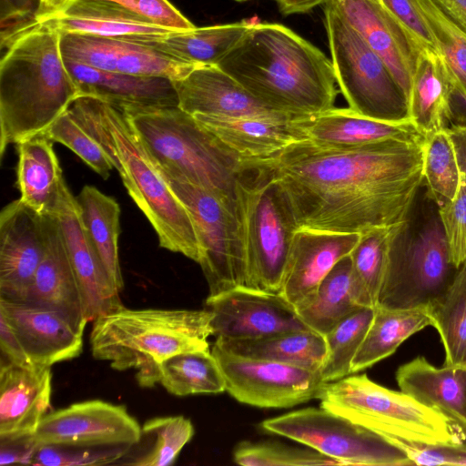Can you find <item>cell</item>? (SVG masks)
<instances>
[{
    "mask_svg": "<svg viewBox=\"0 0 466 466\" xmlns=\"http://www.w3.org/2000/svg\"><path fill=\"white\" fill-rule=\"evenodd\" d=\"M423 143L301 140L255 160L279 182L299 228L362 234L408 219L423 181Z\"/></svg>",
    "mask_w": 466,
    "mask_h": 466,
    "instance_id": "1",
    "label": "cell"
},
{
    "mask_svg": "<svg viewBox=\"0 0 466 466\" xmlns=\"http://www.w3.org/2000/svg\"><path fill=\"white\" fill-rule=\"evenodd\" d=\"M216 66L279 112L300 118L335 107L331 60L283 25L255 21Z\"/></svg>",
    "mask_w": 466,
    "mask_h": 466,
    "instance_id": "2",
    "label": "cell"
},
{
    "mask_svg": "<svg viewBox=\"0 0 466 466\" xmlns=\"http://www.w3.org/2000/svg\"><path fill=\"white\" fill-rule=\"evenodd\" d=\"M60 34L35 20L5 38L0 63V156L43 134L81 96L61 54Z\"/></svg>",
    "mask_w": 466,
    "mask_h": 466,
    "instance_id": "3",
    "label": "cell"
},
{
    "mask_svg": "<svg viewBox=\"0 0 466 466\" xmlns=\"http://www.w3.org/2000/svg\"><path fill=\"white\" fill-rule=\"evenodd\" d=\"M68 109L107 154L129 196L155 229L159 246L199 263L192 218L147 152L127 113L90 96Z\"/></svg>",
    "mask_w": 466,
    "mask_h": 466,
    "instance_id": "4",
    "label": "cell"
},
{
    "mask_svg": "<svg viewBox=\"0 0 466 466\" xmlns=\"http://www.w3.org/2000/svg\"><path fill=\"white\" fill-rule=\"evenodd\" d=\"M212 313L207 309H130L97 317L90 332L93 357L116 370H134L139 386L159 381V365L177 353L209 350Z\"/></svg>",
    "mask_w": 466,
    "mask_h": 466,
    "instance_id": "5",
    "label": "cell"
},
{
    "mask_svg": "<svg viewBox=\"0 0 466 466\" xmlns=\"http://www.w3.org/2000/svg\"><path fill=\"white\" fill-rule=\"evenodd\" d=\"M124 111L158 167L236 208L238 182L253 159L230 150L179 106Z\"/></svg>",
    "mask_w": 466,
    "mask_h": 466,
    "instance_id": "6",
    "label": "cell"
},
{
    "mask_svg": "<svg viewBox=\"0 0 466 466\" xmlns=\"http://www.w3.org/2000/svg\"><path fill=\"white\" fill-rule=\"evenodd\" d=\"M319 400L320 407L373 431L403 452L408 447L466 444L465 432L446 414L372 381L365 373L325 383Z\"/></svg>",
    "mask_w": 466,
    "mask_h": 466,
    "instance_id": "7",
    "label": "cell"
},
{
    "mask_svg": "<svg viewBox=\"0 0 466 466\" xmlns=\"http://www.w3.org/2000/svg\"><path fill=\"white\" fill-rule=\"evenodd\" d=\"M248 288L280 293L295 232L293 212L278 179L257 160L236 189Z\"/></svg>",
    "mask_w": 466,
    "mask_h": 466,
    "instance_id": "8",
    "label": "cell"
},
{
    "mask_svg": "<svg viewBox=\"0 0 466 466\" xmlns=\"http://www.w3.org/2000/svg\"><path fill=\"white\" fill-rule=\"evenodd\" d=\"M324 15L337 85L349 107L379 120H409L407 98L382 58L331 0L324 3Z\"/></svg>",
    "mask_w": 466,
    "mask_h": 466,
    "instance_id": "9",
    "label": "cell"
},
{
    "mask_svg": "<svg viewBox=\"0 0 466 466\" xmlns=\"http://www.w3.org/2000/svg\"><path fill=\"white\" fill-rule=\"evenodd\" d=\"M452 263L439 213H431L411 232L407 220L395 238L376 307L427 308L449 287Z\"/></svg>",
    "mask_w": 466,
    "mask_h": 466,
    "instance_id": "10",
    "label": "cell"
},
{
    "mask_svg": "<svg viewBox=\"0 0 466 466\" xmlns=\"http://www.w3.org/2000/svg\"><path fill=\"white\" fill-rule=\"evenodd\" d=\"M159 170L192 218L201 250L198 264L209 296L248 288L236 208L209 190L160 167Z\"/></svg>",
    "mask_w": 466,
    "mask_h": 466,
    "instance_id": "11",
    "label": "cell"
},
{
    "mask_svg": "<svg viewBox=\"0 0 466 466\" xmlns=\"http://www.w3.org/2000/svg\"><path fill=\"white\" fill-rule=\"evenodd\" d=\"M261 428L311 448L343 465H412L381 436L322 407L306 408L263 420Z\"/></svg>",
    "mask_w": 466,
    "mask_h": 466,
    "instance_id": "12",
    "label": "cell"
},
{
    "mask_svg": "<svg viewBox=\"0 0 466 466\" xmlns=\"http://www.w3.org/2000/svg\"><path fill=\"white\" fill-rule=\"evenodd\" d=\"M211 352L224 375L226 391L244 404L290 408L319 399L325 384L319 371L233 355L215 344Z\"/></svg>",
    "mask_w": 466,
    "mask_h": 466,
    "instance_id": "13",
    "label": "cell"
},
{
    "mask_svg": "<svg viewBox=\"0 0 466 466\" xmlns=\"http://www.w3.org/2000/svg\"><path fill=\"white\" fill-rule=\"evenodd\" d=\"M205 309L212 313L211 326L217 338L248 339L309 329L280 293L236 288L208 295Z\"/></svg>",
    "mask_w": 466,
    "mask_h": 466,
    "instance_id": "14",
    "label": "cell"
},
{
    "mask_svg": "<svg viewBox=\"0 0 466 466\" xmlns=\"http://www.w3.org/2000/svg\"><path fill=\"white\" fill-rule=\"evenodd\" d=\"M140 430L124 406L92 400L47 413L35 437L39 444L132 445Z\"/></svg>",
    "mask_w": 466,
    "mask_h": 466,
    "instance_id": "15",
    "label": "cell"
},
{
    "mask_svg": "<svg viewBox=\"0 0 466 466\" xmlns=\"http://www.w3.org/2000/svg\"><path fill=\"white\" fill-rule=\"evenodd\" d=\"M46 249L43 215L20 198L0 213V299L25 302Z\"/></svg>",
    "mask_w": 466,
    "mask_h": 466,
    "instance_id": "16",
    "label": "cell"
},
{
    "mask_svg": "<svg viewBox=\"0 0 466 466\" xmlns=\"http://www.w3.org/2000/svg\"><path fill=\"white\" fill-rule=\"evenodd\" d=\"M53 213L57 218L87 321L123 307L119 291L110 281L87 236L76 198L67 186Z\"/></svg>",
    "mask_w": 466,
    "mask_h": 466,
    "instance_id": "17",
    "label": "cell"
},
{
    "mask_svg": "<svg viewBox=\"0 0 466 466\" xmlns=\"http://www.w3.org/2000/svg\"><path fill=\"white\" fill-rule=\"evenodd\" d=\"M173 85L178 106L192 116L299 118L268 107L218 66H197Z\"/></svg>",
    "mask_w": 466,
    "mask_h": 466,
    "instance_id": "18",
    "label": "cell"
},
{
    "mask_svg": "<svg viewBox=\"0 0 466 466\" xmlns=\"http://www.w3.org/2000/svg\"><path fill=\"white\" fill-rule=\"evenodd\" d=\"M0 314L14 329L31 361L37 367L78 357L84 330L58 312L25 302L0 299Z\"/></svg>",
    "mask_w": 466,
    "mask_h": 466,
    "instance_id": "19",
    "label": "cell"
},
{
    "mask_svg": "<svg viewBox=\"0 0 466 466\" xmlns=\"http://www.w3.org/2000/svg\"><path fill=\"white\" fill-rule=\"evenodd\" d=\"M386 63L407 101L418 52L381 0H331Z\"/></svg>",
    "mask_w": 466,
    "mask_h": 466,
    "instance_id": "20",
    "label": "cell"
},
{
    "mask_svg": "<svg viewBox=\"0 0 466 466\" xmlns=\"http://www.w3.org/2000/svg\"><path fill=\"white\" fill-rule=\"evenodd\" d=\"M46 249L29 288L25 303L55 310L74 327L88 322L80 289L71 267L55 213L43 215Z\"/></svg>",
    "mask_w": 466,
    "mask_h": 466,
    "instance_id": "21",
    "label": "cell"
},
{
    "mask_svg": "<svg viewBox=\"0 0 466 466\" xmlns=\"http://www.w3.org/2000/svg\"><path fill=\"white\" fill-rule=\"evenodd\" d=\"M360 234L299 228L280 294L293 306L311 295L332 268L350 254Z\"/></svg>",
    "mask_w": 466,
    "mask_h": 466,
    "instance_id": "22",
    "label": "cell"
},
{
    "mask_svg": "<svg viewBox=\"0 0 466 466\" xmlns=\"http://www.w3.org/2000/svg\"><path fill=\"white\" fill-rule=\"evenodd\" d=\"M308 140L326 147H350L385 140L423 143V134L410 120L388 122L362 116L350 107H333L295 119Z\"/></svg>",
    "mask_w": 466,
    "mask_h": 466,
    "instance_id": "23",
    "label": "cell"
},
{
    "mask_svg": "<svg viewBox=\"0 0 466 466\" xmlns=\"http://www.w3.org/2000/svg\"><path fill=\"white\" fill-rule=\"evenodd\" d=\"M65 64L81 96L98 98L122 110L178 106L169 78L105 71L68 60Z\"/></svg>",
    "mask_w": 466,
    "mask_h": 466,
    "instance_id": "24",
    "label": "cell"
},
{
    "mask_svg": "<svg viewBox=\"0 0 466 466\" xmlns=\"http://www.w3.org/2000/svg\"><path fill=\"white\" fill-rule=\"evenodd\" d=\"M51 395V367L0 365V435L35 432Z\"/></svg>",
    "mask_w": 466,
    "mask_h": 466,
    "instance_id": "25",
    "label": "cell"
},
{
    "mask_svg": "<svg viewBox=\"0 0 466 466\" xmlns=\"http://www.w3.org/2000/svg\"><path fill=\"white\" fill-rule=\"evenodd\" d=\"M227 147L246 159L268 158L289 145L308 140L294 120L193 115Z\"/></svg>",
    "mask_w": 466,
    "mask_h": 466,
    "instance_id": "26",
    "label": "cell"
},
{
    "mask_svg": "<svg viewBox=\"0 0 466 466\" xmlns=\"http://www.w3.org/2000/svg\"><path fill=\"white\" fill-rule=\"evenodd\" d=\"M396 380L401 391L451 419L466 434V368H437L419 356L400 366Z\"/></svg>",
    "mask_w": 466,
    "mask_h": 466,
    "instance_id": "27",
    "label": "cell"
},
{
    "mask_svg": "<svg viewBox=\"0 0 466 466\" xmlns=\"http://www.w3.org/2000/svg\"><path fill=\"white\" fill-rule=\"evenodd\" d=\"M16 145L20 200L40 215L53 213L66 187L53 141L39 134Z\"/></svg>",
    "mask_w": 466,
    "mask_h": 466,
    "instance_id": "28",
    "label": "cell"
},
{
    "mask_svg": "<svg viewBox=\"0 0 466 466\" xmlns=\"http://www.w3.org/2000/svg\"><path fill=\"white\" fill-rule=\"evenodd\" d=\"M35 20L59 33L76 32L109 37L159 35L174 31L98 0H73L61 11Z\"/></svg>",
    "mask_w": 466,
    "mask_h": 466,
    "instance_id": "29",
    "label": "cell"
},
{
    "mask_svg": "<svg viewBox=\"0 0 466 466\" xmlns=\"http://www.w3.org/2000/svg\"><path fill=\"white\" fill-rule=\"evenodd\" d=\"M255 21L240 22L186 30L159 35H136L173 58L193 66H216L241 40Z\"/></svg>",
    "mask_w": 466,
    "mask_h": 466,
    "instance_id": "30",
    "label": "cell"
},
{
    "mask_svg": "<svg viewBox=\"0 0 466 466\" xmlns=\"http://www.w3.org/2000/svg\"><path fill=\"white\" fill-rule=\"evenodd\" d=\"M215 345L233 355L281 362L319 371L327 351L325 337L311 329L248 339L217 338Z\"/></svg>",
    "mask_w": 466,
    "mask_h": 466,
    "instance_id": "31",
    "label": "cell"
},
{
    "mask_svg": "<svg viewBox=\"0 0 466 466\" xmlns=\"http://www.w3.org/2000/svg\"><path fill=\"white\" fill-rule=\"evenodd\" d=\"M452 86L441 57L419 52L408 98L409 117L425 136L446 129Z\"/></svg>",
    "mask_w": 466,
    "mask_h": 466,
    "instance_id": "32",
    "label": "cell"
},
{
    "mask_svg": "<svg viewBox=\"0 0 466 466\" xmlns=\"http://www.w3.org/2000/svg\"><path fill=\"white\" fill-rule=\"evenodd\" d=\"M87 236L115 288H124L118 257L120 207L93 186H85L76 197Z\"/></svg>",
    "mask_w": 466,
    "mask_h": 466,
    "instance_id": "33",
    "label": "cell"
},
{
    "mask_svg": "<svg viewBox=\"0 0 466 466\" xmlns=\"http://www.w3.org/2000/svg\"><path fill=\"white\" fill-rule=\"evenodd\" d=\"M294 307L306 326L323 336L361 308L354 299L350 256L341 258L317 289Z\"/></svg>",
    "mask_w": 466,
    "mask_h": 466,
    "instance_id": "34",
    "label": "cell"
},
{
    "mask_svg": "<svg viewBox=\"0 0 466 466\" xmlns=\"http://www.w3.org/2000/svg\"><path fill=\"white\" fill-rule=\"evenodd\" d=\"M432 325L426 308L389 309L375 307L372 321L352 360L350 372L363 370L388 358L405 339Z\"/></svg>",
    "mask_w": 466,
    "mask_h": 466,
    "instance_id": "35",
    "label": "cell"
},
{
    "mask_svg": "<svg viewBox=\"0 0 466 466\" xmlns=\"http://www.w3.org/2000/svg\"><path fill=\"white\" fill-rule=\"evenodd\" d=\"M407 220L360 234L359 242L350 252L353 293L360 307H376L392 244Z\"/></svg>",
    "mask_w": 466,
    "mask_h": 466,
    "instance_id": "36",
    "label": "cell"
},
{
    "mask_svg": "<svg viewBox=\"0 0 466 466\" xmlns=\"http://www.w3.org/2000/svg\"><path fill=\"white\" fill-rule=\"evenodd\" d=\"M193 435L192 422L182 415L150 419L141 427L138 440L115 464L171 465Z\"/></svg>",
    "mask_w": 466,
    "mask_h": 466,
    "instance_id": "37",
    "label": "cell"
},
{
    "mask_svg": "<svg viewBox=\"0 0 466 466\" xmlns=\"http://www.w3.org/2000/svg\"><path fill=\"white\" fill-rule=\"evenodd\" d=\"M177 396L218 394L226 391L220 366L209 350L173 355L159 365V381Z\"/></svg>",
    "mask_w": 466,
    "mask_h": 466,
    "instance_id": "38",
    "label": "cell"
},
{
    "mask_svg": "<svg viewBox=\"0 0 466 466\" xmlns=\"http://www.w3.org/2000/svg\"><path fill=\"white\" fill-rule=\"evenodd\" d=\"M445 351V365L466 363V261L445 291L426 308Z\"/></svg>",
    "mask_w": 466,
    "mask_h": 466,
    "instance_id": "39",
    "label": "cell"
},
{
    "mask_svg": "<svg viewBox=\"0 0 466 466\" xmlns=\"http://www.w3.org/2000/svg\"><path fill=\"white\" fill-rule=\"evenodd\" d=\"M374 312L375 308L361 307L324 336L327 351L319 373L325 383L339 380L351 373L352 360L366 336Z\"/></svg>",
    "mask_w": 466,
    "mask_h": 466,
    "instance_id": "40",
    "label": "cell"
},
{
    "mask_svg": "<svg viewBox=\"0 0 466 466\" xmlns=\"http://www.w3.org/2000/svg\"><path fill=\"white\" fill-rule=\"evenodd\" d=\"M423 181L437 208L452 200L461 183V170L446 129L426 136L422 145Z\"/></svg>",
    "mask_w": 466,
    "mask_h": 466,
    "instance_id": "41",
    "label": "cell"
},
{
    "mask_svg": "<svg viewBox=\"0 0 466 466\" xmlns=\"http://www.w3.org/2000/svg\"><path fill=\"white\" fill-rule=\"evenodd\" d=\"M430 28L452 88L466 96V34L431 0H411Z\"/></svg>",
    "mask_w": 466,
    "mask_h": 466,
    "instance_id": "42",
    "label": "cell"
},
{
    "mask_svg": "<svg viewBox=\"0 0 466 466\" xmlns=\"http://www.w3.org/2000/svg\"><path fill=\"white\" fill-rule=\"evenodd\" d=\"M233 459L245 466H340L334 459L311 448L274 441H240L233 451Z\"/></svg>",
    "mask_w": 466,
    "mask_h": 466,
    "instance_id": "43",
    "label": "cell"
},
{
    "mask_svg": "<svg viewBox=\"0 0 466 466\" xmlns=\"http://www.w3.org/2000/svg\"><path fill=\"white\" fill-rule=\"evenodd\" d=\"M43 134L51 141L67 147L104 179L110 176L114 167L107 154L69 109L65 111Z\"/></svg>",
    "mask_w": 466,
    "mask_h": 466,
    "instance_id": "44",
    "label": "cell"
},
{
    "mask_svg": "<svg viewBox=\"0 0 466 466\" xmlns=\"http://www.w3.org/2000/svg\"><path fill=\"white\" fill-rule=\"evenodd\" d=\"M59 45L65 60L115 72L121 39L86 33L61 32Z\"/></svg>",
    "mask_w": 466,
    "mask_h": 466,
    "instance_id": "45",
    "label": "cell"
},
{
    "mask_svg": "<svg viewBox=\"0 0 466 466\" xmlns=\"http://www.w3.org/2000/svg\"><path fill=\"white\" fill-rule=\"evenodd\" d=\"M130 446L39 444L31 465H115Z\"/></svg>",
    "mask_w": 466,
    "mask_h": 466,
    "instance_id": "46",
    "label": "cell"
},
{
    "mask_svg": "<svg viewBox=\"0 0 466 466\" xmlns=\"http://www.w3.org/2000/svg\"><path fill=\"white\" fill-rule=\"evenodd\" d=\"M450 255L459 268L466 261V179L461 173V183L455 198L438 208Z\"/></svg>",
    "mask_w": 466,
    "mask_h": 466,
    "instance_id": "47",
    "label": "cell"
},
{
    "mask_svg": "<svg viewBox=\"0 0 466 466\" xmlns=\"http://www.w3.org/2000/svg\"><path fill=\"white\" fill-rule=\"evenodd\" d=\"M412 42L417 52L441 56L433 35L411 0H381Z\"/></svg>",
    "mask_w": 466,
    "mask_h": 466,
    "instance_id": "48",
    "label": "cell"
},
{
    "mask_svg": "<svg viewBox=\"0 0 466 466\" xmlns=\"http://www.w3.org/2000/svg\"><path fill=\"white\" fill-rule=\"evenodd\" d=\"M125 9L145 20L173 30L195 25L167 0H98Z\"/></svg>",
    "mask_w": 466,
    "mask_h": 466,
    "instance_id": "49",
    "label": "cell"
},
{
    "mask_svg": "<svg viewBox=\"0 0 466 466\" xmlns=\"http://www.w3.org/2000/svg\"><path fill=\"white\" fill-rule=\"evenodd\" d=\"M38 446L35 432L0 435V465L31 464Z\"/></svg>",
    "mask_w": 466,
    "mask_h": 466,
    "instance_id": "50",
    "label": "cell"
},
{
    "mask_svg": "<svg viewBox=\"0 0 466 466\" xmlns=\"http://www.w3.org/2000/svg\"><path fill=\"white\" fill-rule=\"evenodd\" d=\"M0 365L37 367L31 361L14 329L2 314H0Z\"/></svg>",
    "mask_w": 466,
    "mask_h": 466,
    "instance_id": "51",
    "label": "cell"
},
{
    "mask_svg": "<svg viewBox=\"0 0 466 466\" xmlns=\"http://www.w3.org/2000/svg\"><path fill=\"white\" fill-rule=\"evenodd\" d=\"M435 5L466 34V0H431Z\"/></svg>",
    "mask_w": 466,
    "mask_h": 466,
    "instance_id": "52",
    "label": "cell"
},
{
    "mask_svg": "<svg viewBox=\"0 0 466 466\" xmlns=\"http://www.w3.org/2000/svg\"><path fill=\"white\" fill-rule=\"evenodd\" d=\"M449 127H466V96L452 88L449 104Z\"/></svg>",
    "mask_w": 466,
    "mask_h": 466,
    "instance_id": "53",
    "label": "cell"
},
{
    "mask_svg": "<svg viewBox=\"0 0 466 466\" xmlns=\"http://www.w3.org/2000/svg\"><path fill=\"white\" fill-rule=\"evenodd\" d=\"M446 131L454 146L461 173L466 179V127L450 126Z\"/></svg>",
    "mask_w": 466,
    "mask_h": 466,
    "instance_id": "54",
    "label": "cell"
},
{
    "mask_svg": "<svg viewBox=\"0 0 466 466\" xmlns=\"http://www.w3.org/2000/svg\"><path fill=\"white\" fill-rule=\"evenodd\" d=\"M72 1L73 0H39L38 9L35 18H40L57 13Z\"/></svg>",
    "mask_w": 466,
    "mask_h": 466,
    "instance_id": "55",
    "label": "cell"
},
{
    "mask_svg": "<svg viewBox=\"0 0 466 466\" xmlns=\"http://www.w3.org/2000/svg\"><path fill=\"white\" fill-rule=\"evenodd\" d=\"M237 2H245V1H248V0H235Z\"/></svg>",
    "mask_w": 466,
    "mask_h": 466,
    "instance_id": "56",
    "label": "cell"
},
{
    "mask_svg": "<svg viewBox=\"0 0 466 466\" xmlns=\"http://www.w3.org/2000/svg\"><path fill=\"white\" fill-rule=\"evenodd\" d=\"M463 367H465V368H466V363H465V365H464Z\"/></svg>",
    "mask_w": 466,
    "mask_h": 466,
    "instance_id": "57",
    "label": "cell"
}]
</instances>
